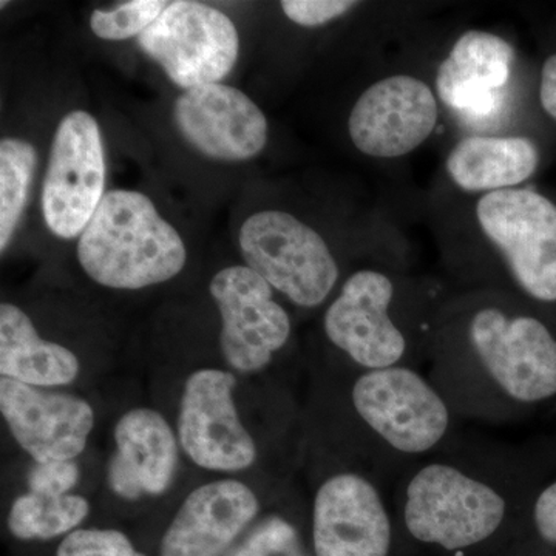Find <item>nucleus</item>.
<instances>
[{
  "label": "nucleus",
  "instance_id": "1",
  "mask_svg": "<svg viewBox=\"0 0 556 556\" xmlns=\"http://www.w3.org/2000/svg\"><path fill=\"white\" fill-rule=\"evenodd\" d=\"M427 365L459 420L506 424L556 397L555 329L493 289L447 295Z\"/></svg>",
  "mask_w": 556,
  "mask_h": 556
},
{
  "label": "nucleus",
  "instance_id": "2",
  "mask_svg": "<svg viewBox=\"0 0 556 556\" xmlns=\"http://www.w3.org/2000/svg\"><path fill=\"white\" fill-rule=\"evenodd\" d=\"M529 500L515 484L506 453H466L456 441L402 475L393 506L417 543L464 552L503 532Z\"/></svg>",
  "mask_w": 556,
  "mask_h": 556
},
{
  "label": "nucleus",
  "instance_id": "3",
  "mask_svg": "<svg viewBox=\"0 0 556 556\" xmlns=\"http://www.w3.org/2000/svg\"><path fill=\"white\" fill-rule=\"evenodd\" d=\"M444 292L382 268L354 270L324 314V334L351 375L428 364Z\"/></svg>",
  "mask_w": 556,
  "mask_h": 556
},
{
  "label": "nucleus",
  "instance_id": "4",
  "mask_svg": "<svg viewBox=\"0 0 556 556\" xmlns=\"http://www.w3.org/2000/svg\"><path fill=\"white\" fill-rule=\"evenodd\" d=\"M346 402L356 426L358 467L386 489L457 441L459 417L419 368L351 375Z\"/></svg>",
  "mask_w": 556,
  "mask_h": 556
},
{
  "label": "nucleus",
  "instance_id": "5",
  "mask_svg": "<svg viewBox=\"0 0 556 556\" xmlns=\"http://www.w3.org/2000/svg\"><path fill=\"white\" fill-rule=\"evenodd\" d=\"M473 214L493 265L467 289L504 292L546 318L556 308L555 197L530 186L497 190L478 197Z\"/></svg>",
  "mask_w": 556,
  "mask_h": 556
},
{
  "label": "nucleus",
  "instance_id": "6",
  "mask_svg": "<svg viewBox=\"0 0 556 556\" xmlns=\"http://www.w3.org/2000/svg\"><path fill=\"white\" fill-rule=\"evenodd\" d=\"M78 260L98 285L135 291L169 281L185 268V241L144 193L112 190L79 236Z\"/></svg>",
  "mask_w": 556,
  "mask_h": 556
},
{
  "label": "nucleus",
  "instance_id": "7",
  "mask_svg": "<svg viewBox=\"0 0 556 556\" xmlns=\"http://www.w3.org/2000/svg\"><path fill=\"white\" fill-rule=\"evenodd\" d=\"M248 268L303 309L324 305L339 287L340 266L327 241L295 215L262 211L240 229Z\"/></svg>",
  "mask_w": 556,
  "mask_h": 556
},
{
  "label": "nucleus",
  "instance_id": "8",
  "mask_svg": "<svg viewBox=\"0 0 556 556\" xmlns=\"http://www.w3.org/2000/svg\"><path fill=\"white\" fill-rule=\"evenodd\" d=\"M139 49L186 91L218 84L239 60L236 25L223 11L201 2L178 0L138 38Z\"/></svg>",
  "mask_w": 556,
  "mask_h": 556
},
{
  "label": "nucleus",
  "instance_id": "9",
  "mask_svg": "<svg viewBox=\"0 0 556 556\" xmlns=\"http://www.w3.org/2000/svg\"><path fill=\"white\" fill-rule=\"evenodd\" d=\"M394 522L387 489L354 466L321 479L311 503L316 556H390Z\"/></svg>",
  "mask_w": 556,
  "mask_h": 556
},
{
  "label": "nucleus",
  "instance_id": "10",
  "mask_svg": "<svg viewBox=\"0 0 556 556\" xmlns=\"http://www.w3.org/2000/svg\"><path fill=\"white\" fill-rule=\"evenodd\" d=\"M105 159L100 126L75 110L62 118L51 142L40 208L51 232L72 240L87 228L104 199Z\"/></svg>",
  "mask_w": 556,
  "mask_h": 556
},
{
  "label": "nucleus",
  "instance_id": "11",
  "mask_svg": "<svg viewBox=\"0 0 556 556\" xmlns=\"http://www.w3.org/2000/svg\"><path fill=\"white\" fill-rule=\"evenodd\" d=\"M236 387V376L217 368L199 369L186 380L178 412L179 447L204 470L239 473L257 463V444L233 401Z\"/></svg>",
  "mask_w": 556,
  "mask_h": 556
},
{
  "label": "nucleus",
  "instance_id": "12",
  "mask_svg": "<svg viewBox=\"0 0 556 556\" xmlns=\"http://www.w3.org/2000/svg\"><path fill=\"white\" fill-rule=\"evenodd\" d=\"M212 299L222 316L223 357L244 375L262 371L288 345L291 316L274 289L248 266H230L212 278Z\"/></svg>",
  "mask_w": 556,
  "mask_h": 556
},
{
  "label": "nucleus",
  "instance_id": "13",
  "mask_svg": "<svg viewBox=\"0 0 556 556\" xmlns=\"http://www.w3.org/2000/svg\"><path fill=\"white\" fill-rule=\"evenodd\" d=\"M439 102L437 90L417 76H386L354 102L348 135L354 148L369 159H404L437 130Z\"/></svg>",
  "mask_w": 556,
  "mask_h": 556
},
{
  "label": "nucleus",
  "instance_id": "14",
  "mask_svg": "<svg viewBox=\"0 0 556 556\" xmlns=\"http://www.w3.org/2000/svg\"><path fill=\"white\" fill-rule=\"evenodd\" d=\"M0 412L36 464L75 460L87 447L94 412L86 399L0 379Z\"/></svg>",
  "mask_w": 556,
  "mask_h": 556
},
{
  "label": "nucleus",
  "instance_id": "15",
  "mask_svg": "<svg viewBox=\"0 0 556 556\" xmlns=\"http://www.w3.org/2000/svg\"><path fill=\"white\" fill-rule=\"evenodd\" d=\"M174 118L181 137L211 160H251L268 142L265 113L247 93L226 84L185 91L175 102Z\"/></svg>",
  "mask_w": 556,
  "mask_h": 556
},
{
  "label": "nucleus",
  "instance_id": "16",
  "mask_svg": "<svg viewBox=\"0 0 556 556\" xmlns=\"http://www.w3.org/2000/svg\"><path fill=\"white\" fill-rule=\"evenodd\" d=\"M258 511V496L237 479L197 486L167 527L161 556H222Z\"/></svg>",
  "mask_w": 556,
  "mask_h": 556
},
{
  "label": "nucleus",
  "instance_id": "17",
  "mask_svg": "<svg viewBox=\"0 0 556 556\" xmlns=\"http://www.w3.org/2000/svg\"><path fill=\"white\" fill-rule=\"evenodd\" d=\"M514 62V47L503 36L463 33L437 70L439 101L466 118H490L503 104Z\"/></svg>",
  "mask_w": 556,
  "mask_h": 556
},
{
  "label": "nucleus",
  "instance_id": "18",
  "mask_svg": "<svg viewBox=\"0 0 556 556\" xmlns=\"http://www.w3.org/2000/svg\"><path fill=\"white\" fill-rule=\"evenodd\" d=\"M113 439L108 484L116 496L137 501L170 489L178 470L179 442L161 413L130 409L116 422Z\"/></svg>",
  "mask_w": 556,
  "mask_h": 556
},
{
  "label": "nucleus",
  "instance_id": "19",
  "mask_svg": "<svg viewBox=\"0 0 556 556\" xmlns=\"http://www.w3.org/2000/svg\"><path fill=\"white\" fill-rule=\"evenodd\" d=\"M541 166V150L521 135H470L445 160V174L460 192L485 195L526 186Z\"/></svg>",
  "mask_w": 556,
  "mask_h": 556
},
{
  "label": "nucleus",
  "instance_id": "20",
  "mask_svg": "<svg viewBox=\"0 0 556 556\" xmlns=\"http://www.w3.org/2000/svg\"><path fill=\"white\" fill-rule=\"evenodd\" d=\"M76 354L39 338L31 318L16 305L0 306V375L25 386L56 388L78 378Z\"/></svg>",
  "mask_w": 556,
  "mask_h": 556
},
{
  "label": "nucleus",
  "instance_id": "21",
  "mask_svg": "<svg viewBox=\"0 0 556 556\" xmlns=\"http://www.w3.org/2000/svg\"><path fill=\"white\" fill-rule=\"evenodd\" d=\"M90 504L80 495H38L16 497L9 514V529L17 540H53L75 532L89 517Z\"/></svg>",
  "mask_w": 556,
  "mask_h": 556
},
{
  "label": "nucleus",
  "instance_id": "22",
  "mask_svg": "<svg viewBox=\"0 0 556 556\" xmlns=\"http://www.w3.org/2000/svg\"><path fill=\"white\" fill-rule=\"evenodd\" d=\"M38 155L30 142L5 138L0 142V251L5 252L22 212L35 175Z\"/></svg>",
  "mask_w": 556,
  "mask_h": 556
},
{
  "label": "nucleus",
  "instance_id": "23",
  "mask_svg": "<svg viewBox=\"0 0 556 556\" xmlns=\"http://www.w3.org/2000/svg\"><path fill=\"white\" fill-rule=\"evenodd\" d=\"M169 3L164 0H130L116 9H97L91 13L90 28L104 40L139 38L150 25L155 24Z\"/></svg>",
  "mask_w": 556,
  "mask_h": 556
},
{
  "label": "nucleus",
  "instance_id": "24",
  "mask_svg": "<svg viewBox=\"0 0 556 556\" xmlns=\"http://www.w3.org/2000/svg\"><path fill=\"white\" fill-rule=\"evenodd\" d=\"M230 556H306L295 527L281 517H269Z\"/></svg>",
  "mask_w": 556,
  "mask_h": 556
},
{
  "label": "nucleus",
  "instance_id": "25",
  "mask_svg": "<svg viewBox=\"0 0 556 556\" xmlns=\"http://www.w3.org/2000/svg\"><path fill=\"white\" fill-rule=\"evenodd\" d=\"M56 556H146L119 530L78 529L65 536Z\"/></svg>",
  "mask_w": 556,
  "mask_h": 556
},
{
  "label": "nucleus",
  "instance_id": "26",
  "mask_svg": "<svg viewBox=\"0 0 556 556\" xmlns=\"http://www.w3.org/2000/svg\"><path fill=\"white\" fill-rule=\"evenodd\" d=\"M358 2L351 0H283L280 2L285 16L300 27L316 28L340 20Z\"/></svg>",
  "mask_w": 556,
  "mask_h": 556
},
{
  "label": "nucleus",
  "instance_id": "27",
  "mask_svg": "<svg viewBox=\"0 0 556 556\" xmlns=\"http://www.w3.org/2000/svg\"><path fill=\"white\" fill-rule=\"evenodd\" d=\"M80 478L76 460H56V463L36 464L28 473V492L38 495H70Z\"/></svg>",
  "mask_w": 556,
  "mask_h": 556
},
{
  "label": "nucleus",
  "instance_id": "28",
  "mask_svg": "<svg viewBox=\"0 0 556 556\" xmlns=\"http://www.w3.org/2000/svg\"><path fill=\"white\" fill-rule=\"evenodd\" d=\"M527 506L536 535L544 543L556 546V479L530 496Z\"/></svg>",
  "mask_w": 556,
  "mask_h": 556
},
{
  "label": "nucleus",
  "instance_id": "29",
  "mask_svg": "<svg viewBox=\"0 0 556 556\" xmlns=\"http://www.w3.org/2000/svg\"><path fill=\"white\" fill-rule=\"evenodd\" d=\"M538 98L543 112L556 124V51H552L541 65Z\"/></svg>",
  "mask_w": 556,
  "mask_h": 556
}]
</instances>
